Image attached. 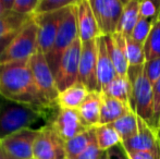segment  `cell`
<instances>
[{"instance_id":"cell-14","label":"cell","mask_w":160,"mask_h":159,"mask_svg":"<svg viewBox=\"0 0 160 159\" xmlns=\"http://www.w3.org/2000/svg\"><path fill=\"white\" fill-rule=\"evenodd\" d=\"M127 152L160 151V138L157 130L138 117V132L133 137L121 143Z\"/></svg>"},{"instance_id":"cell-41","label":"cell","mask_w":160,"mask_h":159,"mask_svg":"<svg viewBox=\"0 0 160 159\" xmlns=\"http://www.w3.org/2000/svg\"><path fill=\"white\" fill-rule=\"evenodd\" d=\"M150 1H152L155 3V6L157 7V8L159 9V11H160V0H150Z\"/></svg>"},{"instance_id":"cell-35","label":"cell","mask_w":160,"mask_h":159,"mask_svg":"<svg viewBox=\"0 0 160 159\" xmlns=\"http://www.w3.org/2000/svg\"><path fill=\"white\" fill-rule=\"evenodd\" d=\"M159 9L150 0H141L139 15L144 17H158Z\"/></svg>"},{"instance_id":"cell-26","label":"cell","mask_w":160,"mask_h":159,"mask_svg":"<svg viewBox=\"0 0 160 159\" xmlns=\"http://www.w3.org/2000/svg\"><path fill=\"white\" fill-rule=\"evenodd\" d=\"M111 125L118 131L122 142H124L133 137L138 132V116L133 110H131L120 119L111 123Z\"/></svg>"},{"instance_id":"cell-4","label":"cell","mask_w":160,"mask_h":159,"mask_svg":"<svg viewBox=\"0 0 160 159\" xmlns=\"http://www.w3.org/2000/svg\"><path fill=\"white\" fill-rule=\"evenodd\" d=\"M38 51V26L33 17L0 56V63L28 60Z\"/></svg>"},{"instance_id":"cell-28","label":"cell","mask_w":160,"mask_h":159,"mask_svg":"<svg viewBox=\"0 0 160 159\" xmlns=\"http://www.w3.org/2000/svg\"><path fill=\"white\" fill-rule=\"evenodd\" d=\"M127 39V55L130 66H141L146 61L144 44L137 42L132 38V36L125 37Z\"/></svg>"},{"instance_id":"cell-10","label":"cell","mask_w":160,"mask_h":159,"mask_svg":"<svg viewBox=\"0 0 160 159\" xmlns=\"http://www.w3.org/2000/svg\"><path fill=\"white\" fill-rule=\"evenodd\" d=\"M96 17L100 34L112 35L117 32L124 6L120 0H88Z\"/></svg>"},{"instance_id":"cell-13","label":"cell","mask_w":160,"mask_h":159,"mask_svg":"<svg viewBox=\"0 0 160 159\" xmlns=\"http://www.w3.org/2000/svg\"><path fill=\"white\" fill-rule=\"evenodd\" d=\"M78 82L89 92H100L97 79V38L82 42Z\"/></svg>"},{"instance_id":"cell-27","label":"cell","mask_w":160,"mask_h":159,"mask_svg":"<svg viewBox=\"0 0 160 159\" xmlns=\"http://www.w3.org/2000/svg\"><path fill=\"white\" fill-rule=\"evenodd\" d=\"M146 61H150L156 58H160V21L156 20L152 28L144 42Z\"/></svg>"},{"instance_id":"cell-29","label":"cell","mask_w":160,"mask_h":159,"mask_svg":"<svg viewBox=\"0 0 160 159\" xmlns=\"http://www.w3.org/2000/svg\"><path fill=\"white\" fill-rule=\"evenodd\" d=\"M158 17H139L138 21H137L136 25H135L134 30L132 32V38L136 40L137 42L144 44L145 40L147 39L148 35H149L150 31L152 28V25L155 24L156 20Z\"/></svg>"},{"instance_id":"cell-7","label":"cell","mask_w":160,"mask_h":159,"mask_svg":"<svg viewBox=\"0 0 160 159\" xmlns=\"http://www.w3.org/2000/svg\"><path fill=\"white\" fill-rule=\"evenodd\" d=\"M81 51H82V42L78 37L74 40L73 44L65 50L62 56L59 68L55 74L56 84L59 93L78 82Z\"/></svg>"},{"instance_id":"cell-15","label":"cell","mask_w":160,"mask_h":159,"mask_svg":"<svg viewBox=\"0 0 160 159\" xmlns=\"http://www.w3.org/2000/svg\"><path fill=\"white\" fill-rule=\"evenodd\" d=\"M75 9L78 37L81 42H89L100 36V31L88 0H78Z\"/></svg>"},{"instance_id":"cell-20","label":"cell","mask_w":160,"mask_h":159,"mask_svg":"<svg viewBox=\"0 0 160 159\" xmlns=\"http://www.w3.org/2000/svg\"><path fill=\"white\" fill-rule=\"evenodd\" d=\"M131 110H132L131 106L127 102L106 96L101 93V110L99 124H111Z\"/></svg>"},{"instance_id":"cell-16","label":"cell","mask_w":160,"mask_h":159,"mask_svg":"<svg viewBox=\"0 0 160 159\" xmlns=\"http://www.w3.org/2000/svg\"><path fill=\"white\" fill-rule=\"evenodd\" d=\"M32 15L21 14L15 11H7L0 17V56L15 38Z\"/></svg>"},{"instance_id":"cell-25","label":"cell","mask_w":160,"mask_h":159,"mask_svg":"<svg viewBox=\"0 0 160 159\" xmlns=\"http://www.w3.org/2000/svg\"><path fill=\"white\" fill-rule=\"evenodd\" d=\"M103 95L116 98L121 102H124L130 105V93L131 87L128 77H120L117 75L102 91L100 92Z\"/></svg>"},{"instance_id":"cell-33","label":"cell","mask_w":160,"mask_h":159,"mask_svg":"<svg viewBox=\"0 0 160 159\" xmlns=\"http://www.w3.org/2000/svg\"><path fill=\"white\" fill-rule=\"evenodd\" d=\"M152 91H154V120H152V125L158 132L160 122V79L154 84Z\"/></svg>"},{"instance_id":"cell-11","label":"cell","mask_w":160,"mask_h":159,"mask_svg":"<svg viewBox=\"0 0 160 159\" xmlns=\"http://www.w3.org/2000/svg\"><path fill=\"white\" fill-rule=\"evenodd\" d=\"M67 9L32 15L38 26V51H42L45 56L52 48Z\"/></svg>"},{"instance_id":"cell-23","label":"cell","mask_w":160,"mask_h":159,"mask_svg":"<svg viewBox=\"0 0 160 159\" xmlns=\"http://www.w3.org/2000/svg\"><path fill=\"white\" fill-rule=\"evenodd\" d=\"M96 138L95 127H89L86 131L65 142V153L68 159H75L87 148L89 144Z\"/></svg>"},{"instance_id":"cell-24","label":"cell","mask_w":160,"mask_h":159,"mask_svg":"<svg viewBox=\"0 0 160 159\" xmlns=\"http://www.w3.org/2000/svg\"><path fill=\"white\" fill-rule=\"evenodd\" d=\"M95 135L97 144L102 152L109 151L122 143L118 131L111 124H99L95 127Z\"/></svg>"},{"instance_id":"cell-46","label":"cell","mask_w":160,"mask_h":159,"mask_svg":"<svg viewBox=\"0 0 160 159\" xmlns=\"http://www.w3.org/2000/svg\"><path fill=\"white\" fill-rule=\"evenodd\" d=\"M158 20L160 21V11H159V14H158Z\"/></svg>"},{"instance_id":"cell-42","label":"cell","mask_w":160,"mask_h":159,"mask_svg":"<svg viewBox=\"0 0 160 159\" xmlns=\"http://www.w3.org/2000/svg\"><path fill=\"white\" fill-rule=\"evenodd\" d=\"M121 2H122V4L123 6H127L128 3H130L131 1H132V0H120Z\"/></svg>"},{"instance_id":"cell-38","label":"cell","mask_w":160,"mask_h":159,"mask_svg":"<svg viewBox=\"0 0 160 159\" xmlns=\"http://www.w3.org/2000/svg\"><path fill=\"white\" fill-rule=\"evenodd\" d=\"M14 1H15V0H2V2H3V6H4V8H6L7 11L12 10V7H13Z\"/></svg>"},{"instance_id":"cell-32","label":"cell","mask_w":160,"mask_h":159,"mask_svg":"<svg viewBox=\"0 0 160 159\" xmlns=\"http://www.w3.org/2000/svg\"><path fill=\"white\" fill-rule=\"evenodd\" d=\"M40 0H15L12 7V11L21 14L33 15Z\"/></svg>"},{"instance_id":"cell-22","label":"cell","mask_w":160,"mask_h":159,"mask_svg":"<svg viewBox=\"0 0 160 159\" xmlns=\"http://www.w3.org/2000/svg\"><path fill=\"white\" fill-rule=\"evenodd\" d=\"M139 3L141 0H132L130 3L124 6L121 14L117 32L123 34L125 37L131 36L132 32L139 19Z\"/></svg>"},{"instance_id":"cell-43","label":"cell","mask_w":160,"mask_h":159,"mask_svg":"<svg viewBox=\"0 0 160 159\" xmlns=\"http://www.w3.org/2000/svg\"><path fill=\"white\" fill-rule=\"evenodd\" d=\"M100 159H107V156H106V152L103 153V155L101 156V158H100Z\"/></svg>"},{"instance_id":"cell-30","label":"cell","mask_w":160,"mask_h":159,"mask_svg":"<svg viewBox=\"0 0 160 159\" xmlns=\"http://www.w3.org/2000/svg\"><path fill=\"white\" fill-rule=\"evenodd\" d=\"M78 0H40L34 14L52 12L75 4Z\"/></svg>"},{"instance_id":"cell-8","label":"cell","mask_w":160,"mask_h":159,"mask_svg":"<svg viewBox=\"0 0 160 159\" xmlns=\"http://www.w3.org/2000/svg\"><path fill=\"white\" fill-rule=\"evenodd\" d=\"M28 62L37 87L46 97V99L50 104L55 105L59 95V91L56 84L55 74L49 67L45 53H42V51H37L28 59Z\"/></svg>"},{"instance_id":"cell-31","label":"cell","mask_w":160,"mask_h":159,"mask_svg":"<svg viewBox=\"0 0 160 159\" xmlns=\"http://www.w3.org/2000/svg\"><path fill=\"white\" fill-rule=\"evenodd\" d=\"M144 71L148 81L154 86L155 83L160 79V58H156L150 61H145Z\"/></svg>"},{"instance_id":"cell-19","label":"cell","mask_w":160,"mask_h":159,"mask_svg":"<svg viewBox=\"0 0 160 159\" xmlns=\"http://www.w3.org/2000/svg\"><path fill=\"white\" fill-rule=\"evenodd\" d=\"M101 93L89 92L87 97L78 108L81 120L86 127H95L100 123Z\"/></svg>"},{"instance_id":"cell-36","label":"cell","mask_w":160,"mask_h":159,"mask_svg":"<svg viewBox=\"0 0 160 159\" xmlns=\"http://www.w3.org/2000/svg\"><path fill=\"white\" fill-rule=\"evenodd\" d=\"M127 155L128 159H160V151H133Z\"/></svg>"},{"instance_id":"cell-47","label":"cell","mask_w":160,"mask_h":159,"mask_svg":"<svg viewBox=\"0 0 160 159\" xmlns=\"http://www.w3.org/2000/svg\"><path fill=\"white\" fill-rule=\"evenodd\" d=\"M65 159H68V158H65Z\"/></svg>"},{"instance_id":"cell-37","label":"cell","mask_w":160,"mask_h":159,"mask_svg":"<svg viewBox=\"0 0 160 159\" xmlns=\"http://www.w3.org/2000/svg\"><path fill=\"white\" fill-rule=\"evenodd\" d=\"M106 156H107V159H128L127 152L123 148L122 144H119L107 151Z\"/></svg>"},{"instance_id":"cell-34","label":"cell","mask_w":160,"mask_h":159,"mask_svg":"<svg viewBox=\"0 0 160 159\" xmlns=\"http://www.w3.org/2000/svg\"><path fill=\"white\" fill-rule=\"evenodd\" d=\"M105 152L99 148L98 144L96 142V138L87 146V148L82 154L78 156L75 159H100Z\"/></svg>"},{"instance_id":"cell-45","label":"cell","mask_w":160,"mask_h":159,"mask_svg":"<svg viewBox=\"0 0 160 159\" xmlns=\"http://www.w3.org/2000/svg\"><path fill=\"white\" fill-rule=\"evenodd\" d=\"M6 159H14V158H12V157H10V156H8V155H7Z\"/></svg>"},{"instance_id":"cell-44","label":"cell","mask_w":160,"mask_h":159,"mask_svg":"<svg viewBox=\"0 0 160 159\" xmlns=\"http://www.w3.org/2000/svg\"><path fill=\"white\" fill-rule=\"evenodd\" d=\"M158 135H159V138H160V122H159V127H158Z\"/></svg>"},{"instance_id":"cell-5","label":"cell","mask_w":160,"mask_h":159,"mask_svg":"<svg viewBox=\"0 0 160 159\" xmlns=\"http://www.w3.org/2000/svg\"><path fill=\"white\" fill-rule=\"evenodd\" d=\"M76 38H78V30L76 22V9L75 4H73L71 7H68L52 48L46 55L47 61L53 74H56L59 68V63L65 50L73 44Z\"/></svg>"},{"instance_id":"cell-9","label":"cell","mask_w":160,"mask_h":159,"mask_svg":"<svg viewBox=\"0 0 160 159\" xmlns=\"http://www.w3.org/2000/svg\"><path fill=\"white\" fill-rule=\"evenodd\" d=\"M39 129L25 127L0 141L4 153L14 159H34V144Z\"/></svg>"},{"instance_id":"cell-1","label":"cell","mask_w":160,"mask_h":159,"mask_svg":"<svg viewBox=\"0 0 160 159\" xmlns=\"http://www.w3.org/2000/svg\"><path fill=\"white\" fill-rule=\"evenodd\" d=\"M0 95L40 109L52 106L36 85L28 60L0 63Z\"/></svg>"},{"instance_id":"cell-2","label":"cell","mask_w":160,"mask_h":159,"mask_svg":"<svg viewBox=\"0 0 160 159\" xmlns=\"http://www.w3.org/2000/svg\"><path fill=\"white\" fill-rule=\"evenodd\" d=\"M50 107L36 108L0 95V141L19 130L31 127L39 119L46 120Z\"/></svg>"},{"instance_id":"cell-6","label":"cell","mask_w":160,"mask_h":159,"mask_svg":"<svg viewBox=\"0 0 160 159\" xmlns=\"http://www.w3.org/2000/svg\"><path fill=\"white\" fill-rule=\"evenodd\" d=\"M46 121L64 142L89 129L82 122L78 109L61 108L57 104L50 108Z\"/></svg>"},{"instance_id":"cell-40","label":"cell","mask_w":160,"mask_h":159,"mask_svg":"<svg viewBox=\"0 0 160 159\" xmlns=\"http://www.w3.org/2000/svg\"><path fill=\"white\" fill-rule=\"evenodd\" d=\"M6 157H7V154L4 153L3 148H2L1 144H0V159H6Z\"/></svg>"},{"instance_id":"cell-18","label":"cell","mask_w":160,"mask_h":159,"mask_svg":"<svg viewBox=\"0 0 160 159\" xmlns=\"http://www.w3.org/2000/svg\"><path fill=\"white\" fill-rule=\"evenodd\" d=\"M117 72L110 58L103 35L97 37V79L100 92L105 88L114 77Z\"/></svg>"},{"instance_id":"cell-17","label":"cell","mask_w":160,"mask_h":159,"mask_svg":"<svg viewBox=\"0 0 160 159\" xmlns=\"http://www.w3.org/2000/svg\"><path fill=\"white\" fill-rule=\"evenodd\" d=\"M105 40L117 74L120 77H128V70L130 64H128L127 55L125 36L121 33L116 32L112 35H106Z\"/></svg>"},{"instance_id":"cell-12","label":"cell","mask_w":160,"mask_h":159,"mask_svg":"<svg viewBox=\"0 0 160 159\" xmlns=\"http://www.w3.org/2000/svg\"><path fill=\"white\" fill-rule=\"evenodd\" d=\"M65 142L49 127L44 125L34 144V159H65Z\"/></svg>"},{"instance_id":"cell-21","label":"cell","mask_w":160,"mask_h":159,"mask_svg":"<svg viewBox=\"0 0 160 159\" xmlns=\"http://www.w3.org/2000/svg\"><path fill=\"white\" fill-rule=\"evenodd\" d=\"M89 91L84 84L81 82H76L71 85L67 89L60 92L56 100V104L61 108L68 109H78L85 100Z\"/></svg>"},{"instance_id":"cell-3","label":"cell","mask_w":160,"mask_h":159,"mask_svg":"<svg viewBox=\"0 0 160 159\" xmlns=\"http://www.w3.org/2000/svg\"><path fill=\"white\" fill-rule=\"evenodd\" d=\"M128 79L131 87V109L139 118L145 120L148 124L154 127V91L152 83L148 81L145 74L144 64L128 67Z\"/></svg>"},{"instance_id":"cell-39","label":"cell","mask_w":160,"mask_h":159,"mask_svg":"<svg viewBox=\"0 0 160 159\" xmlns=\"http://www.w3.org/2000/svg\"><path fill=\"white\" fill-rule=\"evenodd\" d=\"M6 12H7V10H6V8H4V6H3V2H2V0H0V17H1V15H3Z\"/></svg>"}]
</instances>
